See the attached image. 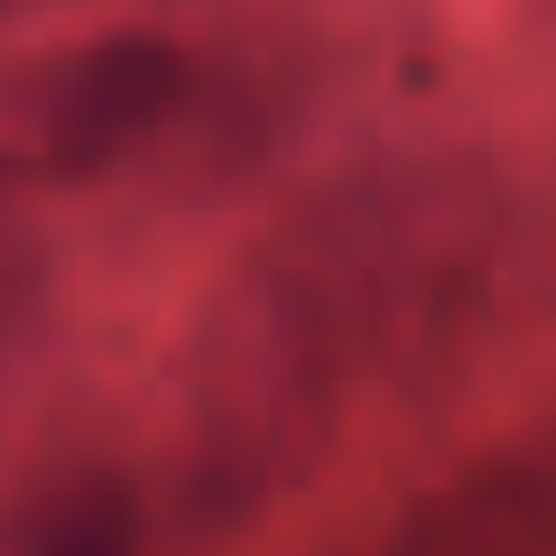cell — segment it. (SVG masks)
Returning <instances> with one entry per match:
<instances>
[{"instance_id":"1","label":"cell","mask_w":556,"mask_h":556,"mask_svg":"<svg viewBox=\"0 0 556 556\" xmlns=\"http://www.w3.org/2000/svg\"><path fill=\"white\" fill-rule=\"evenodd\" d=\"M190 99L169 36H92L0 85V155L28 177H99L149 149Z\"/></svg>"},{"instance_id":"3","label":"cell","mask_w":556,"mask_h":556,"mask_svg":"<svg viewBox=\"0 0 556 556\" xmlns=\"http://www.w3.org/2000/svg\"><path fill=\"white\" fill-rule=\"evenodd\" d=\"M8 556H141V507L121 479H71L28 515Z\"/></svg>"},{"instance_id":"2","label":"cell","mask_w":556,"mask_h":556,"mask_svg":"<svg viewBox=\"0 0 556 556\" xmlns=\"http://www.w3.org/2000/svg\"><path fill=\"white\" fill-rule=\"evenodd\" d=\"M556 549V458H507L422 515L402 556H549Z\"/></svg>"}]
</instances>
